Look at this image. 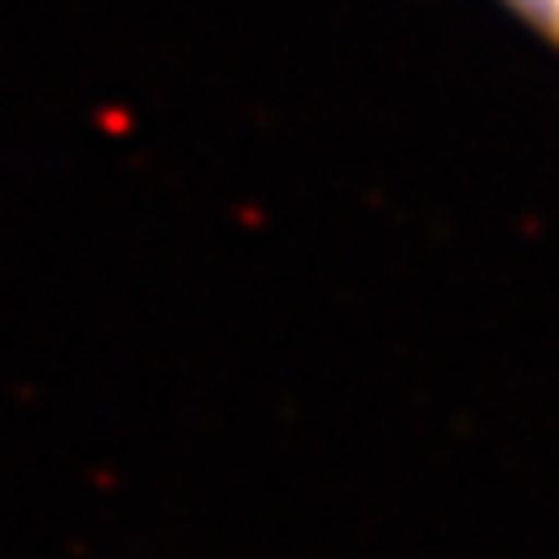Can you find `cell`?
<instances>
[{
	"label": "cell",
	"mask_w": 559,
	"mask_h": 559,
	"mask_svg": "<svg viewBox=\"0 0 559 559\" xmlns=\"http://www.w3.org/2000/svg\"><path fill=\"white\" fill-rule=\"evenodd\" d=\"M503 5H513L532 28L559 43V0H503Z\"/></svg>",
	"instance_id": "cell-1"
}]
</instances>
